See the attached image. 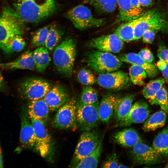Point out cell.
Here are the masks:
<instances>
[{
  "mask_svg": "<svg viewBox=\"0 0 168 168\" xmlns=\"http://www.w3.org/2000/svg\"><path fill=\"white\" fill-rule=\"evenodd\" d=\"M157 56L160 60L168 63V49L162 42L158 44Z\"/></svg>",
  "mask_w": 168,
  "mask_h": 168,
  "instance_id": "40",
  "label": "cell"
},
{
  "mask_svg": "<svg viewBox=\"0 0 168 168\" xmlns=\"http://www.w3.org/2000/svg\"><path fill=\"white\" fill-rule=\"evenodd\" d=\"M100 103L87 105L77 103V127L83 132L94 129L100 121L98 109Z\"/></svg>",
  "mask_w": 168,
  "mask_h": 168,
  "instance_id": "8",
  "label": "cell"
},
{
  "mask_svg": "<svg viewBox=\"0 0 168 168\" xmlns=\"http://www.w3.org/2000/svg\"><path fill=\"white\" fill-rule=\"evenodd\" d=\"M118 57L123 62H126L141 67L151 78L154 77L159 73V69L156 66L145 61L138 54L130 53L120 54Z\"/></svg>",
  "mask_w": 168,
  "mask_h": 168,
  "instance_id": "20",
  "label": "cell"
},
{
  "mask_svg": "<svg viewBox=\"0 0 168 168\" xmlns=\"http://www.w3.org/2000/svg\"><path fill=\"white\" fill-rule=\"evenodd\" d=\"M151 112L147 104L145 101L140 100L132 105L130 110L125 118L117 123L118 127H125L132 124L144 122Z\"/></svg>",
  "mask_w": 168,
  "mask_h": 168,
  "instance_id": "15",
  "label": "cell"
},
{
  "mask_svg": "<svg viewBox=\"0 0 168 168\" xmlns=\"http://www.w3.org/2000/svg\"><path fill=\"white\" fill-rule=\"evenodd\" d=\"M156 99L161 109L168 114V96L166 89L162 86L156 93Z\"/></svg>",
  "mask_w": 168,
  "mask_h": 168,
  "instance_id": "38",
  "label": "cell"
},
{
  "mask_svg": "<svg viewBox=\"0 0 168 168\" xmlns=\"http://www.w3.org/2000/svg\"><path fill=\"white\" fill-rule=\"evenodd\" d=\"M132 17L133 19L140 16L142 9L139 0H131Z\"/></svg>",
  "mask_w": 168,
  "mask_h": 168,
  "instance_id": "41",
  "label": "cell"
},
{
  "mask_svg": "<svg viewBox=\"0 0 168 168\" xmlns=\"http://www.w3.org/2000/svg\"><path fill=\"white\" fill-rule=\"evenodd\" d=\"M18 69L30 70L36 69L32 51L28 49L13 61L0 64V69L1 70Z\"/></svg>",
  "mask_w": 168,
  "mask_h": 168,
  "instance_id": "19",
  "label": "cell"
},
{
  "mask_svg": "<svg viewBox=\"0 0 168 168\" xmlns=\"http://www.w3.org/2000/svg\"><path fill=\"white\" fill-rule=\"evenodd\" d=\"M152 147L163 156L168 157V125L154 138Z\"/></svg>",
  "mask_w": 168,
  "mask_h": 168,
  "instance_id": "28",
  "label": "cell"
},
{
  "mask_svg": "<svg viewBox=\"0 0 168 168\" xmlns=\"http://www.w3.org/2000/svg\"><path fill=\"white\" fill-rule=\"evenodd\" d=\"M3 167L2 155L0 147V168Z\"/></svg>",
  "mask_w": 168,
  "mask_h": 168,
  "instance_id": "46",
  "label": "cell"
},
{
  "mask_svg": "<svg viewBox=\"0 0 168 168\" xmlns=\"http://www.w3.org/2000/svg\"><path fill=\"white\" fill-rule=\"evenodd\" d=\"M76 54V46L73 39L65 38L54 49L53 62L57 71L66 77L72 74Z\"/></svg>",
  "mask_w": 168,
  "mask_h": 168,
  "instance_id": "2",
  "label": "cell"
},
{
  "mask_svg": "<svg viewBox=\"0 0 168 168\" xmlns=\"http://www.w3.org/2000/svg\"><path fill=\"white\" fill-rule=\"evenodd\" d=\"M135 96L134 94H129L117 98L114 112L117 123L123 120L128 114Z\"/></svg>",
  "mask_w": 168,
  "mask_h": 168,
  "instance_id": "23",
  "label": "cell"
},
{
  "mask_svg": "<svg viewBox=\"0 0 168 168\" xmlns=\"http://www.w3.org/2000/svg\"><path fill=\"white\" fill-rule=\"evenodd\" d=\"M119 12L114 24L133 19L132 15L131 0H117Z\"/></svg>",
  "mask_w": 168,
  "mask_h": 168,
  "instance_id": "31",
  "label": "cell"
},
{
  "mask_svg": "<svg viewBox=\"0 0 168 168\" xmlns=\"http://www.w3.org/2000/svg\"><path fill=\"white\" fill-rule=\"evenodd\" d=\"M138 54L146 62L152 64L154 62V58L150 50L147 48L142 49Z\"/></svg>",
  "mask_w": 168,
  "mask_h": 168,
  "instance_id": "42",
  "label": "cell"
},
{
  "mask_svg": "<svg viewBox=\"0 0 168 168\" xmlns=\"http://www.w3.org/2000/svg\"><path fill=\"white\" fill-rule=\"evenodd\" d=\"M63 33L54 26H50L44 46L52 52L61 40Z\"/></svg>",
  "mask_w": 168,
  "mask_h": 168,
  "instance_id": "32",
  "label": "cell"
},
{
  "mask_svg": "<svg viewBox=\"0 0 168 168\" xmlns=\"http://www.w3.org/2000/svg\"><path fill=\"white\" fill-rule=\"evenodd\" d=\"M97 81L102 87L116 91L128 87L131 84V81L127 73L119 71L100 74Z\"/></svg>",
  "mask_w": 168,
  "mask_h": 168,
  "instance_id": "13",
  "label": "cell"
},
{
  "mask_svg": "<svg viewBox=\"0 0 168 168\" xmlns=\"http://www.w3.org/2000/svg\"><path fill=\"white\" fill-rule=\"evenodd\" d=\"M113 139L115 143L125 148H130L139 142H143L140 134L132 128L115 132L113 135Z\"/></svg>",
  "mask_w": 168,
  "mask_h": 168,
  "instance_id": "18",
  "label": "cell"
},
{
  "mask_svg": "<svg viewBox=\"0 0 168 168\" xmlns=\"http://www.w3.org/2000/svg\"><path fill=\"white\" fill-rule=\"evenodd\" d=\"M65 16L76 28L80 30L103 26L106 23L105 19L94 17L89 8L82 5L71 9Z\"/></svg>",
  "mask_w": 168,
  "mask_h": 168,
  "instance_id": "6",
  "label": "cell"
},
{
  "mask_svg": "<svg viewBox=\"0 0 168 168\" xmlns=\"http://www.w3.org/2000/svg\"><path fill=\"white\" fill-rule=\"evenodd\" d=\"M36 69L39 72L44 71L51 61L49 50L44 46L37 48L33 52Z\"/></svg>",
  "mask_w": 168,
  "mask_h": 168,
  "instance_id": "25",
  "label": "cell"
},
{
  "mask_svg": "<svg viewBox=\"0 0 168 168\" xmlns=\"http://www.w3.org/2000/svg\"><path fill=\"white\" fill-rule=\"evenodd\" d=\"M165 167H166V168H168V162H167V164H166V166H165Z\"/></svg>",
  "mask_w": 168,
  "mask_h": 168,
  "instance_id": "49",
  "label": "cell"
},
{
  "mask_svg": "<svg viewBox=\"0 0 168 168\" xmlns=\"http://www.w3.org/2000/svg\"><path fill=\"white\" fill-rule=\"evenodd\" d=\"M148 30L168 33V21L165 14L156 9L151 10L138 17L134 28V40L139 39Z\"/></svg>",
  "mask_w": 168,
  "mask_h": 168,
  "instance_id": "3",
  "label": "cell"
},
{
  "mask_svg": "<svg viewBox=\"0 0 168 168\" xmlns=\"http://www.w3.org/2000/svg\"><path fill=\"white\" fill-rule=\"evenodd\" d=\"M77 78L80 83L86 86L92 85L97 81V79L92 71L89 69L85 68L79 71L77 73Z\"/></svg>",
  "mask_w": 168,
  "mask_h": 168,
  "instance_id": "37",
  "label": "cell"
},
{
  "mask_svg": "<svg viewBox=\"0 0 168 168\" xmlns=\"http://www.w3.org/2000/svg\"><path fill=\"white\" fill-rule=\"evenodd\" d=\"M27 110L30 118L40 120L45 123L48 119L50 111L43 98L29 101Z\"/></svg>",
  "mask_w": 168,
  "mask_h": 168,
  "instance_id": "22",
  "label": "cell"
},
{
  "mask_svg": "<svg viewBox=\"0 0 168 168\" xmlns=\"http://www.w3.org/2000/svg\"><path fill=\"white\" fill-rule=\"evenodd\" d=\"M156 67L161 71L166 80L168 82V63L159 60L156 63Z\"/></svg>",
  "mask_w": 168,
  "mask_h": 168,
  "instance_id": "43",
  "label": "cell"
},
{
  "mask_svg": "<svg viewBox=\"0 0 168 168\" xmlns=\"http://www.w3.org/2000/svg\"><path fill=\"white\" fill-rule=\"evenodd\" d=\"M83 2L92 6L101 14H107L114 12L118 4L117 0H84Z\"/></svg>",
  "mask_w": 168,
  "mask_h": 168,
  "instance_id": "30",
  "label": "cell"
},
{
  "mask_svg": "<svg viewBox=\"0 0 168 168\" xmlns=\"http://www.w3.org/2000/svg\"><path fill=\"white\" fill-rule=\"evenodd\" d=\"M98 93L95 89L90 86H84L77 103L82 105L94 104L98 101Z\"/></svg>",
  "mask_w": 168,
  "mask_h": 168,
  "instance_id": "33",
  "label": "cell"
},
{
  "mask_svg": "<svg viewBox=\"0 0 168 168\" xmlns=\"http://www.w3.org/2000/svg\"><path fill=\"white\" fill-rule=\"evenodd\" d=\"M21 119L20 135L21 146L23 149L34 148L35 140V131L27 109H24L22 110Z\"/></svg>",
  "mask_w": 168,
  "mask_h": 168,
  "instance_id": "17",
  "label": "cell"
},
{
  "mask_svg": "<svg viewBox=\"0 0 168 168\" xmlns=\"http://www.w3.org/2000/svg\"></svg>",
  "mask_w": 168,
  "mask_h": 168,
  "instance_id": "50",
  "label": "cell"
},
{
  "mask_svg": "<svg viewBox=\"0 0 168 168\" xmlns=\"http://www.w3.org/2000/svg\"><path fill=\"white\" fill-rule=\"evenodd\" d=\"M67 89L61 85L52 86L43 98L50 111H54L68 101L70 99Z\"/></svg>",
  "mask_w": 168,
  "mask_h": 168,
  "instance_id": "16",
  "label": "cell"
},
{
  "mask_svg": "<svg viewBox=\"0 0 168 168\" xmlns=\"http://www.w3.org/2000/svg\"><path fill=\"white\" fill-rule=\"evenodd\" d=\"M86 62L94 71L100 74L117 70L123 62L111 53L91 50L87 54Z\"/></svg>",
  "mask_w": 168,
  "mask_h": 168,
  "instance_id": "4",
  "label": "cell"
},
{
  "mask_svg": "<svg viewBox=\"0 0 168 168\" xmlns=\"http://www.w3.org/2000/svg\"><path fill=\"white\" fill-rule=\"evenodd\" d=\"M50 27L49 25L46 26L35 32L31 40V44L32 47L37 48L44 46Z\"/></svg>",
  "mask_w": 168,
  "mask_h": 168,
  "instance_id": "35",
  "label": "cell"
},
{
  "mask_svg": "<svg viewBox=\"0 0 168 168\" xmlns=\"http://www.w3.org/2000/svg\"><path fill=\"white\" fill-rule=\"evenodd\" d=\"M129 154L133 163L137 165L157 164L161 162L163 157L152 146L143 142H139L130 147Z\"/></svg>",
  "mask_w": 168,
  "mask_h": 168,
  "instance_id": "10",
  "label": "cell"
},
{
  "mask_svg": "<svg viewBox=\"0 0 168 168\" xmlns=\"http://www.w3.org/2000/svg\"><path fill=\"white\" fill-rule=\"evenodd\" d=\"M52 86L50 83L44 79L30 77L21 83L19 90L23 98L30 101L43 98Z\"/></svg>",
  "mask_w": 168,
  "mask_h": 168,
  "instance_id": "7",
  "label": "cell"
},
{
  "mask_svg": "<svg viewBox=\"0 0 168 168\" xmlns=\"http://www.w3.org/2000/svg\"><path fill=\"white\" fill-rule=\"evenodd\" d=\"M21 35H15L8 42L4 51L5 53L19 52L25 48L26 43Z\"/></svg>",
  "mask_w": 168,
  "mask_h": 168,
  "instance_id": "36",
  "label": "cell"
},
{
  "mask_svg": "<svg viewBox=\"0 0 168 168\" xmlns=\"http://www.w3.org/2000/svg\"><path fill=\"white\" fill-rule=\"evenodd\" d=\"M14 10L21 21L38 23L55 11L54 0H14Z\"/></svg>",
  "mask_w": 168,
  "mask_h": 168,
  "instance_id": "1",
  "label": "cell"
},
{
  "mask_svg": "<svg viewBox=\"0 0 168 168\" xmlns=\"http://www.w3.org/2000/svg\"><path fill=\"white\" fill-rule=\"evenodd\" d=\"M54 127L59 129H66L77 127V101L70 99L60 107L53 122Z\"/></svg>",
  "mask_w": 168,
  "mask_h": 168,
  "instance_id": "12",
  "label": "cell"
},
{
  "mask_svg": "<svg viewBox=\"0 0 168 168\" xmlns=\"http://www.w3.org/2000/svg\"><path fill=\"white\" fill-rule=\"evenodd\" d=\"M87 45L88 47L99 51L117 53L122 49L124 43L114 33L93 38L88 41Z\"/></svg>",
  "mask_w": 168,
  "mask_h": 168,
  "instance_id": "14",
  "label": "cell"
},
{
  "mask_svg": "<svg viewBox=\"0 0 168 168\" xmlns=\"http://www.w3.org/2000/svg\"><path fill=\"white\" fill-rule=\"evenodd\" d=\"M118 157L116 153H113L108 156L101 164V168H118L119 164Z\"/></svg>",
  "mask_w": 168,
  "mask_h": 168,
  "instance_id": "39",
  "label": "cell"
},
{
  "mask_svg": "<svg viewBox=\"0 0 168 168\" xmlns=\"http://www.w3.org/2000/svg\"><path fill=\"white\" fill-rule=\"evenodd\" d=\"M156 32L152 30H146L142 36L143 41L147 43H152L155 39Z\"/></svg>",
  "mask_w": 168,
  "mask_h": 168,
  "instance_id": "44",
  "label": "cell"
},
{
  "mask_svg": "<svg viewBox=\"0 0 168 168\" xmlns=\"http://www.w3.org/2000/svg\"><path fill=\"white\" fill-rule=\"evenodd\" d=\"M21 21L14 10L9 8L4 10L0 16V48L4 51L14 36L22 34Z\"/></svg>",
  "mask_w": 168,
  "mask_h": 168,
  "instance_id": "5",
  "label": "cell"
},
{
  "mask_svg": "<svg viewBox=\"0 0 168 168\" xmlns=\"http://www.w3.org/2000/svg\"><path fill=\"white\" fill-rule=\"evenodd\" d=\"M103 139L96 149L91 154L81 159L72 166L76 168H96L100 160L103 149Z\"/></svg>",
  "mask_w": 168,
  "mask_h": 168,
  "instance_id": "26",
  "label": "cell"
},
{
  "mask_svg": "<svg viewBox=\"0 0 168 168\" xmlns=\"http://www.w3.org/2000/svg\"><path fill=\"white\" fill-rule=\"evenodd\" d=\"M165 82L164 79L159 78L150 81L144 87L142 91V94L144 97L149 100L151 104L158 105L156 96Z\"/></svg>",
  "mask_w": 168,
  "mask_h": 168,
  "instance_id": "27",
  "label": "cell"
},
{
  "mask_svg": "<svg viewBox=\"0 0 168 168\" xmlns=\"http://www.w3.org/2000/svg\"><path fill=\"white\" fill-rule=\"evenodd\" d=\"M129 75L131 82L133 84L142 86L145 84L144 80L147 74L141 67L132 64L129 69Z\"/></svg>",
  "mask_w": 168,
  "mask_h": 168,
  "instance_id": "34",
  "label": "cell"
},
{
  "mask_svg": "<svg viewBox=\"0 0 168 168\" xmlns=\"http://www.w3.org/2000/svg\"><path fill=\"white\" fill-rule=\"evenodd\" d=\"M167 113L163 110L155 112L144 121L142 129L145 132L154 131L163 127L167 118Z\"/></svg>",
  "mask_w": 168,
  "mask_h": 168,
  "instance_id": "24",
  "label": "cell"
},
{
  "mask_svg": "<svg viewBox=\"0 0 168 168\" xmlns=\"http://www.w3.org/2000/svg\"><path fill=\"white\" fill-rule=\"evenodd\" d=\"M140 4L141 6L149 7L152 6L153 4L152 0H139Z\"/></svg>",
  "mask_w": 168,
  "mask_h": 168,
  "instance_id": "45",
  "label": "cell"
},
{
  "mask_svg": "<svg viewBox=\"0 0 168 168\" xmlns=\"http://www.w3.org/2000/svg\"><path fill=\"white\" fill-rule=\"evenodd\" d=\"M117 98L114 94L109 93L103 96L98 109L100 119L103 123L108 124L111 119Z\"/></svg>",
  "mask_w": 168,
  "mask_h": 168,
  "instance_id": "21",
  "label": "cell"
},
{
  "mask_svg": "<svg viewBox=\"0 0 168 168\" xmlns=\"http://www.w3.org/2000/svg\"><path fill=\"white\" fill-rule=\"evenodd\" d=\"M138 17L127 21L121 24L116 30L114 33L123 41L128 42L134 40V28Z\"/></svg>",
  "mask_w": 168,
  "mask_h": 168,
  "instance_id": "29",
  "label": "cell"
},
{
  "mask_svg": "<svg viewBox=\"0 0 168 168\" xmlns=\"http://www.w3.org/2000/svg\"><path fill=\"white\" fill-rule=\"evenodd\" d=\"M3 85V78L0 72V88H1Z\"/></svg>",
  "mask_w": 168,
  "mask_h": 168,
  "instance_id": "47",
  "label": "cell"
},
{
  "mask_svg": "<svg viewBox=\"0 0 168 168\" xmlns=\"http://www.w3.org/2000/svg\"><path fill=\"white\" fill-rule=\"evenodd\" d=\"M128 167L122 164L121 163H119L118 168H127Z\"/></svg>",
  "mask_w": 168,
  "mask_h": 168,
  "instance_id": "48",
  "label": "cell"
},
{
  "mask_svg": "<svg viewBox=\"0 0 168 168\" xmlns=\"http://www.w3.org/2000/svg\"><path fill=\"white\" fill-rule=\"evenodd\" d=\"M103 138L98 131L95 129L83 132L76 147L72 166L92 153Z\"/></svg>",
  "mask_w": 168,
  "mask_h": 168,
  "instance_id": "9",
  "label": "cell"
},
{
  "mask_svg": "<svg viewBox=\"0 0 168 168\" xmlns=\"http://www.w3.org/2000/svg\"><path fill=\"white\" fill-rule=\"evenodd\" d=\"M30 119L35 138L34 148L42 157H49L52 154L53 148L51 137L45 127V123L40 120Z\"/></svg>",
  "mask_w": 168,
  "mask_h": 168,
  "instance_id": "11",
  "label": "cell"
}]
</instances>
